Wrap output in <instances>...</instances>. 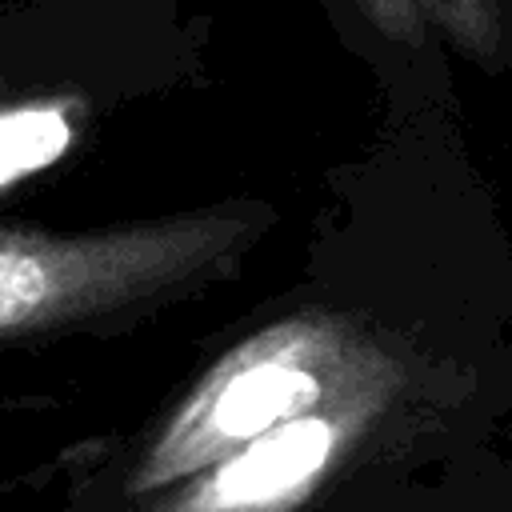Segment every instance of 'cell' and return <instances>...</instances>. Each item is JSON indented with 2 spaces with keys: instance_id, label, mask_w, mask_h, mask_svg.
I'll return each mask as SVG.
<instances>
[{
  "instance_id": "5",
  "label": "cell",
  "mask_w": 512,
  "mask_h": 512,
  "mask_svg": "<svg viewBox=\"0 0 512 512\" xmlns=\"http://www.w3.org/2000/svg\"><path fill=\"white\" fill-rule=\"evenodd\" d=\"M424 24L436 28L460 56L476 64H496L504 44L500 0H416Z\"/></svg>"
},
{
  "instance_id": "1",
  "label": "cell",
  "mask_w": 512,
  "mask_h": 512,
  "mask_svg": "<svg viewBox=\"0 0 512 512\" xmlns=\"http://www.w3.org/2000/svg\"><path fill=\"white\" fill-rule=\"evenodd\" d=\"M268 220L240 204L88 236L0 232V336L120 312L224 272Z\"/></svg>"
},
{
  "instance_id": "3",
  "label": "cell",
  "mask_w": 512,
  "mask_h": 512,
  "mask_svg": "<svg viewBox=\"0 0 512 512\" xmlns=\"http://www.w3.org/2000/svg\"><path fill=\"white\" fill-rule=\"evenodd\" d=\"M392 392V368L348 384L324 408L276 424L204 472L164 488L148 512H296L356 448Z\"/></svg>"
},
{
  "instance_id": "2",
  "label": "cell",
  "mask_w": 512,
  "mask_h": 512,
  "mask_svg": "<svg viewBox=\"0 0 512 512\" xmlns=\"http://www.w3.org/2000/svg\"><path fill=\"white\" fill-rule=\"evenodd\" d=\"M384 368H392L388 356L336 316L276 320L232 344L188 388L140 456L128 492H164Z\"/></svg>"
},
{
  "instance_id": "4",
  "label": "cell",
  "mask_w": 512,
  "mask_h": 512,
  "mask_svg": "<svg viewBox=\"0 0 512 512\" xmlns=\"http://www.w3.org/2000/svg\"><path fill=\"white\" fill-rule=\"evenodd\" d=\"M76 140V116L64 100L0 104V188L52 168Z\"/></svg>"
},
{
  "instance_id": "6",
  "label": "cell",
  "mask_w": 512,
  "mask_h": 512,
  "mask_svg": "<svg viewBox=\"0 0 512 512\" xmlns=\"http://www.w3.org/2000/svg\"><path fill=\"white\" fill-rule=\"evenodd\" d=\"M356 12L392 44L404 48H420L428 40V24L416 0H352Z\"/></svg>"
}]
</instances>
